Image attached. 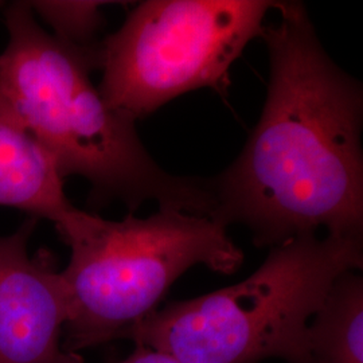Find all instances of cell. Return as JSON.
<instances>
[{
	"label": "cell",
	"instance_id": "obj_1",
	"mask_svg": "<svg viewBox=\"0 0 363 363\" xmlns=\"http://www.w3.org/2000/svg\"><path fill=\"white\" fill-rule=\"evenodd\" d=\"M276 11L259 37L267 100L241 154L210 179L214 220L247 226L257 247L322 228L362 237V85L325 52L301 3L279 1Z\"/></svg>",
	"mask_w": 363,
	"mask_h": 363
},
{
	"label": "cell",
	"instance_id": "obj_2",
	"mask_svg": "<svg viewBox=\"0 0 363 363\" xmlns=\"http://www.w3.org/2000/svg\"><path fill=\"white\" fill-rule=\"evenodd\" d=\"M9 42L0 54V100L52 156L61 178L89 182L91 206L147 201L214 218L210 179L171 175L148 154L135 121L106 104L91 82L100 43L78 49L40 26L28 1L4 11Z\"/></svg>",
	"mask_w": 363,
	"mask_h": 363
},
{
	"label": "cell",
	"instance_id": "obj_3",
	"mask_svg": "<svg viewBox=\"0 0 363 363\" xmlns=\"http://www.w3.org/2000/svg\"><path fill=\"white\" fill-rule=\"evenodd\" d=\"M362 237L301 234L241 283L172 301L130 333L181 363H311L308 327L337 279L362 269Z\"/></svg>",
	"mask_w": 363,
	"mask_h": 363
},
{
	"label": "cell",
	"instance_id": "obj_4",
	"mask_svg": "<svg viewBox=\"0 0 363 363\" xmlns=\"http://www.w3.org/2000/svg\"><path fill=\"white\" fill-rule=\"evenodd\" d=\"M55 228L70 247L62 346L73 354L127 339L195 265L229 274L244 261L228 226L179 210L111 220L76 208Z\"/></svg>",
	"mask_w": 363,
	"mask_h": 363
},
{
	"label": "cell",
	"instance_id": "obj_5",
	"mask_svg": "<svg viewBox=\"0 0 363 363\" xmlns=\"http://www.w3.org/2000/svg\"><path fill=\"white\" fill-rule=\"evenodd\" d=\"M271 0H148L100 42L99 91L133 121L184 93L226 94L230 67L261 37Z\"/></svg>",
	"mask_w": 363,
	"mask_h": 363
},
{
	"label": "cell",
	"instance_id": "obj_6",
	"mask_svg": "<svg viewBox=\"0 0 363 363\" xmlns=\"http://www.w3.org/2000/svg\"><path fill=\"white\" fill-rule=\"evenodd\" d=\"M37 223L0 235V363H85L62 346L69 304L52 253H28Z\"/></svg>",
	"mask_w": 363,
	"mask_h": 363
},
{
	"label": "cell",
	"instance_id": "obj_7",
	"mask_svg": "<svg viewBox=\"0 0 363 363\" xmlns=\"http://www.w3.org/2000/svg\"><path fill=\"white\" fill-rule=\"evenodd\" d=\"M0 206L60 225L74 210L45 148L0 100Z\"/></svg>",
	"mask_w": 363,
	"mask_h": 363
},
{
	"label": "cell",
	"instance_id": "obj_8",
	"mask_svg": "<svg viewBox=\"0 0 363 363\" xmlns=\"http://www.w3.org/2000/svg\"><path fill=\"white\" fill-rule=\"evenodd\" d=\"M311 363H363V280L342 274L308 327Z\"/></svg>",
	"mask_w": 363,
	"mask_h": 363
},
{
	"label": "cell",
	"instance_id": "obj_9",
	"mask_svg": "<svg viewBox=\"0 0 363 363\" xmlns=\"http://www.w3.org/2000/svg\"><path fill=\"white\" fill-rule=\"evenodd\" d=\"M33 13L49 26L52 35L78 49H91L99 45L96 35L104 23L101 9L108 1L91 0H38L28 1Z\"/></svg>",
	"mask_w": 363,
	"mask_h": 363
},
{
	"label": "cell",
	"instance_id": "obj_10",
	"mask_svg": "<svg viewBox=\"0 0 363 363\" xmlns=\"http://www.w3.org/2000/svg\"><path fill=\"white\" fill-rule=\"evenodd\" d=\"M135 350L125 359L116 363H181L164 352L135 345Z\"/></svg>",
	"mask_w": 363,
	"mask_h": 363
},
{
	"label": "cell",
	"instance_id": "obj_11",
	"mask_svg": "<svg viewBox=\"0 0 363 363\" xmlns=\"http://www.w3.org/2000/svg\"><path fill=\"white\" fill-rule=\"evenodd\" d=\"M1 6H3V3H1V1H0V7H1Z\"/></svg>",
	"mask_w": 363,
	"mask_h": 363
}]
</instances>
